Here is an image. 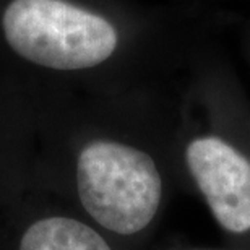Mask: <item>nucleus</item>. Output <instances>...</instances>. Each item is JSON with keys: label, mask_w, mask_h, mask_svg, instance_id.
I'll return each mask as SVG.
<instances>
[{"label": "nucleus", "mask_w": 250, "mask_h": 250, "mask_svg": "<svg viewBox=\"0 0 250 250\" xmlns=\"http://www.w3.org/2000/svg\"><path fill=\"white\" fill-rule=\"evenodd\" d=\"M20 250H111L101 234L70 218H47L24 232Z\"/></svg>", "instance_id": "obj_4"}, {"label": "nucleus", "mask_w": 250, "mask_h": 250, "mask_svg": "<svg viewBox=\"0 0 250 250\" xmlns=\"http://www.w3.org/2000/svg\"><path fill=\"white\" fill-rule=\"evenodd\" d=\"M0 29L24 61L62 72L111 62L125 44L127 24L117 13L77 0H10Z\"/></svg>", "instance_id": "obj_1"}, {"label": "nucleus", "mask_w": 250, "mask_h": 250, "mask_svg": "<svg viewBox=\"0 0 250 250\" xmlns=\"http://www.w3.org/2000/svg\"><path fill=\"white\" fill-rule=\"evenodd\" d=\"M80 202L107 231L132 236L145 229L161 203L163 181L146 151L114 140H94L77 161Z\"/></svg>", "instance_id": "obj_2"}, {"label": "nucleus", "mask_w": 250, "mask_h": 250, "mask_svg": "<svg viewBox=\"0 0 250 250\" xmlns=\"http://www.w3.org/2000/svg\"><path fill=\"white\" fill-rule=\"evenodd\" d=\"M186 163L216 221L229 232L250 231V158L218 132L193 135Z\"/></svg>", "instance_id": "obj_3"}]
</instances>
